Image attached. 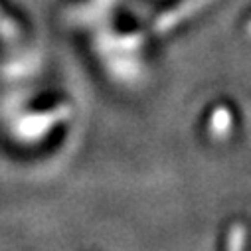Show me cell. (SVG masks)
<instances>
[{
    "label": "cell",
    "instance_id": "6da1fadb",
    "mask_svg": "<svg viewBox=\"0 0 251 251\" xmlns=\"http://www.w3.org/2000/svg\"><path fill=\"white\" fill-rule=\"evenodd\" d=\"M237 235H239V231H235V241L231 243V251H241V243H239Z\"/></svg>",
    "mask_w": 251,
    "mask_h": 251
}]
</instances>
